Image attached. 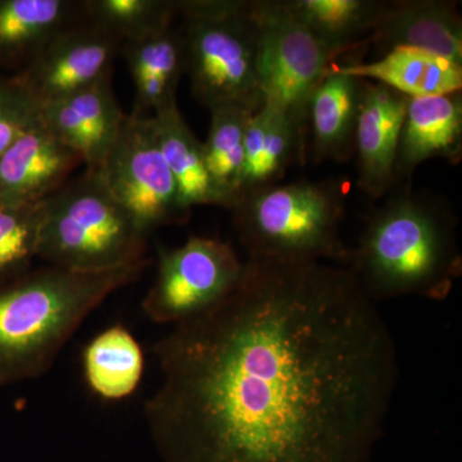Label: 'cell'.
I'll return each mask as SVG.
<instances>
[{"label":"cell","instance_id":"obj_27","mask_svg":"<svg viewBox=\"0 0 462 462\" xmlns=\"http://www.w3.org/2000/svg\"><path fill=\"white\" fill-rule=\"evenodd\" d=\"M41 118V106L12 75L0 79V156Z\"/></svg>","mask_w":462,"mask_h":462},{"label":"cell","instance_id":"obj_16","mask_svg":"<svg viewBox=\"0 0 462 462\" xmlns=\"http://www.w3.org/2000/svg\"><path fill=\"white\" fill-rule=\"evenodd\" d=\"M365 80L329 69L307 108L306 149L312 162H346L355 156Z\"/></svg>","mask_w":462,"mask_h":462},{"label":"cell","instance_id":"obj_12","mask_svg":"<svg viewBox=\"0 0 462 462\" xmlns=\"http://www.w3.org/2000/svg\"><path fill=\"white\" fill-rule=\"evenodd\" d=\"M83 161L50 132L42 116L0 156V203L30 205L50 199Z\"/></svg>","mask_w":462,"mask_h":462},{"label":"cell","instance_id":"obj_20","mask_svg":"<svg viewBox=\"0 0 462 462\" xmlns=\"http://www.w3.org/2000/svg\"><path fill=\"white\" fill-rule=\"evenodd\" d=\"M306 153L305 134L281 109L263 105L245 132L242 197L281 184L289 167L302 163Z\"/></svg>","mask_w":462,"mask_h":462},{"label":"cell","instance_id":"obj_17","mask_svg":"<svg viewBox=\"0 0 462 462\" xmlns=\"http://www.w3.org/2000/svg\"><path fill=\"white\" fill-rule=\"evenodd\" d=\"M83 18V0H0V69L23 71Z\"/></svg>","mask_w":462,"mask_h":462},{"label":"cell","instance_id":"obj_9","mask_svg":"<svg viewBox=\"0 0 462 462\" xmlns=\"http://www.w3.org/2000/svg\"><path fill=\"white\" fill-rule=\"evenodd\" d=\"M260 32L258 74L263 105L281 109L306 136L307 108L334 58L282 0H251Z\"/></svg>","mask_w":462,"mask_h":462},{"label":"cell","instance_id":"obj_24","mask_svg":"<svg viewBox=\"0 0 462 462\" xmlns=\"http://www.w3.org/2000/svg\"><path fill=\"white\" fill-rule=\"evenodd\" d=\"M209 114L211 124L202 142L203 156L212 180L229 199L233 211L242 199L245 132L254 114L238 106H220Z\"/></svg>","mask_w":462,"mask_h":462},{"label":"cell","instance_id":"obj_6","mask_svg":"<svg viewBox=\"0 0 462 462\" xmlns=\"http://www.w3.org/2000/svg\"><path fill=\"white\" fill-rule=\"evenodd\" d=\"M144 233L111 196L99 173L85 170L47 199L38 257L75 272H107L147 260Z\"/></svg>","mask_w":462,"mask_h":462},{"label":"cell","instance_id":"obj_5","mask_svg":"<svg viewBox=\"0 0 462 462\" xmlns=\"http://www.w3.org/2000/svg\"><path fill=\"white\" fill-rule=\"evenodd\" d=\"M185 74L194 97L211 111L263 105L258 74L260 32L251 0H178Z\"/></svg>","mask_w":462,"mask_h":462},{"label":"cell","instance_id":"obj_18","mask_svg":"<svg viewBox=\"0 0 462 462\" xmlns=\"http://www.w3.org/2000/svg\"><path fill=\"white\" fill-rule=\"evenodd\" d=\"M123 57L132 75L135 99L130 115L149 117L163 106L175 102L176 91L185 74V51L175 27L121 44Z\"/></svg>","mask_w":462,"mask_h":462},{"label":"cell","instance_id":"obj_10","mask_svg":"<svg viewBox=\"0 0 462 462\" xmlns=\"http://www.w3.org/2000/svg\"><path fill=\"white\" fill-rule=\"evenodd\" d=\"M121 44L120 39L84 17L14 76L42 107L114 76Z\"/></svg>","mask_w":462,"mask_h":462},{"label":"cell","instance_id":"obj_22","mask_svg":"<svg viewBox=\"0 0 462 462\" xmlns=\"http://www.w3.org/2000/svg\"><path fill=\"white\" fill-rule=\"evenodd\" d=\"M282 5L337 60L356 48L369 44L385 2L282 0Z\"/></svg>","mask_w":462,"mask_h":462},{"label":"cell","instance_id":"obj_26","mask_svg":"<svg viewBox=\"0 0 462 462\" xmlns=\"http://www.w3.org/2000/svg\"><path fill=\"white\" fill-rule=\"evenodd\" d=\"M47 199L30 205L0 203V282L27 273L38 257Z\"/></svg>","mask_w":462,"mask_h":462},{"label":"cell","instance_id":"obj_8","mask_svg":"<svg viewBox=\"0 0 462 462\" xmlns=\"http://www.w3.org/2000/svg\"><path fill=\"white\" fill-rule=\"evenodd\" d=\"M97 172L111 196L144 233L189 220L191 209L182 202L167 166L152 116L126 115Z\"/></svg>","mask_w":462,"mask_h":462},{"label":"cell","instance_id":"obj_11","mask_svg":"<svg viewBox=\"0 0 462 462\" xmlns=\"http://www.w3.org/2000/svg\"><path fill=\"white\" fill-rule=\"evenodd\" d=\"M41 116L50 132L78 153L89 171H98L126 118L112 87V76L42 106Z\"/></svg>","mask_w":462,"mask_h":462},{"label":"cell","instance_id":"obj_1","mask_svg":"<svg viewBox=\"0 0 462 462\" xmlns=\"http://www.w3.org/2000/svg\"><path fill=\"white\" fill-rule=\"evenodd\" d=\"M245 263L226 300L152 346L157 445L172 462H366L398 380L375 302L346 267Z\"/></svg>","mask_w":462,"mask_h":462},{"label":"cell","instance_id":"obj_3","mask_svg":"<svg viewBox=\"0 0 462 462\" xmlns=\"http://www.w3.org/2000/svg\"><path fill=\"white\" fill-rule=\"evenodd\" d=\"M149 263L96 273L47 264L0 284V387L50 372L88 316L138 282Z\"/></svg>","mask_w":462,"mask_h":462},{"label":"cell","instance_id":"obj_15","mask_svg":"<svg viewBox=\"0 0 462 462\" xmlns=\"http://www.w3.org/2000/svg\"><path fill=\"white\" fill-rule=\"evenodd\" d=\"M442 158L457 165L462 158V94L409 98L398 142V180L411 179L421 163Z\"/></svg>","mask_w":462,"mask_h":462},{"label":"cell","instance_id":"obj_2","mask_svg":"<svg viewBox=\"0 0 462 462\" xmlns=\"http://www.w3.org/2000/svg\"><path fill=\"white\" fill-rule=\"evenodd\" d=\"M457 225L445 200L404 188L367 216L346 267L374 302L445 300L462 273Z\"/></svg>","mask_w":462,"mask_h":462},{"label":"cell","instance_id":"obj_4","mask_svg":"<svg viewBox=\"0 0 462 462\" xmlns=\"http://www.w3.org/2000/svg\"><path fill=\"white\" fill-rule=\"evenodd\" d=\"M247 260L346 264V190L336 181L300 180L245 194L233 209Z\"/></svg>","mask_w":462,"mask_h":462},{"label":"cell","instance_id":"obj_14","mask_svg":"<svg viewBox=\"0 0 462 462\" xmlns=\"http://www.w3.org/2000/svg\"><path fill=\"white\" fill-rule=\"evenodd\" d=\"M369 42L385 51L415 48L462 66V17L449 0H396L384 9Z\"/></svg>","mask_w":462,"mask_h":462},{"label":"cell","instance_id":"obj_23","mask_svg":"<svg viewBox=\"0 0 462 462\" xmlns=\"http://www.w3.org/2000/svg\"><path fill=\"white\" fill-rule=\"evenodd\" d=\"M83 367L85 382L94 394L103 400H123L141 384L144 355L126 328L114 325L85 346Z\"/></svg>","mask_w":462,"mask_h":462},{"label":"cell","instance_id":"obj_19","mask_svg":"<svg viewBox=\"0 0 462 462\" xmlns=\"http://www.w3.org/2000/svg\"><path fill=\"white\" fill-rule=\"evenodd\" d=\"M331 69L361 80L385 85L409 97L445 96L462 88V66L415 48H394L373 62L333 63Z\"/></svg>","mask_w":462,"mask_h":462},{"label":"cell","instance_id":"obj_25","mask_svg":"<svg viewBox=\"0 0 462 462\" xmlns=\"http://www.w3.org/2000/svg\"><path fill=\"white\" fill-rule=\"evenodd\" d=\"M178 0H83L84 17L121 42L172 27Z\"/></svg>","mask_w":462,"mask_h":462},{"label":"cell","instance_id":"obj_7","mask_svg":"<svg viewBox=\"0 0 462 462\" xmlns=\"http://www.w3.org/2000/svg\"><path fill=\"white\" fill-rule=\"evenodd\" d=\"M245 266L233 245L220 239L190 236L180 247L162 248L143 312L172 327L205 314L236 291Z\"/></svg>","mask_w":462,"mask_h":462},{"label":"cell","instance_id":"obj_13","mask_svg":"<svg viewBox=\"0 0 462 462\" xmlns=\"http://www.w3.org/2000/svg\"><path fill=\"white\" fill-rule=\"evenodd\" d=\"M409 97L365 80L356 130L357 185L370 199H379L396 187L398 142Z\"/></svg>","mask_w":462,"mask_h":462},{"label":"cell","instance_id":"obj_21","mask_svg":"<svg viewBox=\"0 0 462 462\" xmlns=\"http://www.w3.org/2000/svg\"><path fill=\"white\" fill-rule=\"evenodd\" d=\"M161 151L175 179L184 205L215 206L231 211V203L216 187L207 169L202 142L182 117L178 100L152 115Z\"/></svg>","mask_w":462,"mask_h":462}]
</instances>
